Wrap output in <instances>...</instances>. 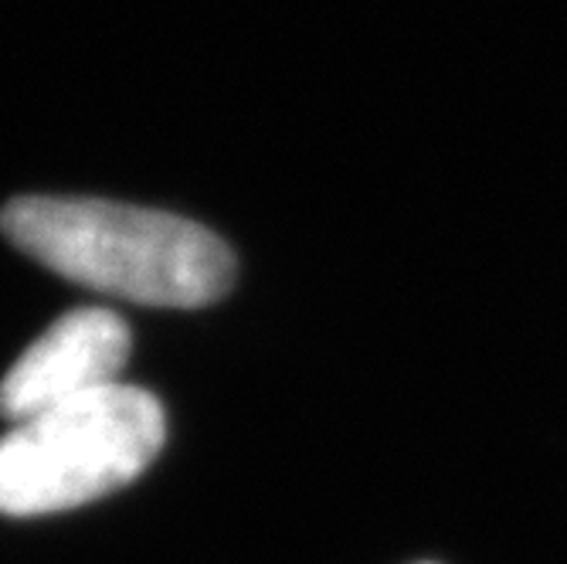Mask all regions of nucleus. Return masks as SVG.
<instances>
[{
  "mask_svg": "<svg viewBox=\"0 0 567 564\" xmlns=\"http://www.w3.org/2000/svg\"><path fill=\"white\" fill-rule=\"evenodd\" d=\"M419 564H435V561H419Z\"/></svg>",
  "mask_w": 567,
  "mask_h": 564,
  "instance_id": "nucleus-4",
  "label": "nucleus"
},
{
  "mask_svg": "<svg viewBox=\"0 0 567 564\" xmlns=\"http://www.w3.org/2000/svg\"><path fill=\"white\" fill-rule=\"evenodd\" d=\"M0 232L55 276L140 306L194 310L235 286V252L190 218L102 197H14Z\"/></svg>",
  "mask_w": 567,
  "mask_h": 564,
  "instance_id": "nucleus-1",
  "label": "nucleus"
},
{
  "mask_svg": "<svg viewBox=\"0 0 567 564\" xmlns=\"http://www.w3.org/2000/svg\"><path fill=\"white\" fill-rule=\"evenodd\" d=\"M130 350L133 334L120 314L102 306L62 314L0 381V416L24 422L55 404L116 384Z\"/></svg>",
  "mask_w": 567,
  "mask_h": 564,
  "instance_id": "nucleus-3",
  "label": "nucleus"
},
{
  "mask_svg": "<svg viewBox=\"0 0 567 564\" xmlns=\"http://www.w3.org/2000/svg\"><path fill=\"white\" fill-rule=\"evenodd\" d=\"M167 439L161 401L106 384L18 422L0 439V514L41 517L130 486Z\"/></svg>",
  "mask_w": 567,
  "mask_h": 564,
  "instance_id": "nucleus-2",
  "label": "nucleus"
}]
</instances>
